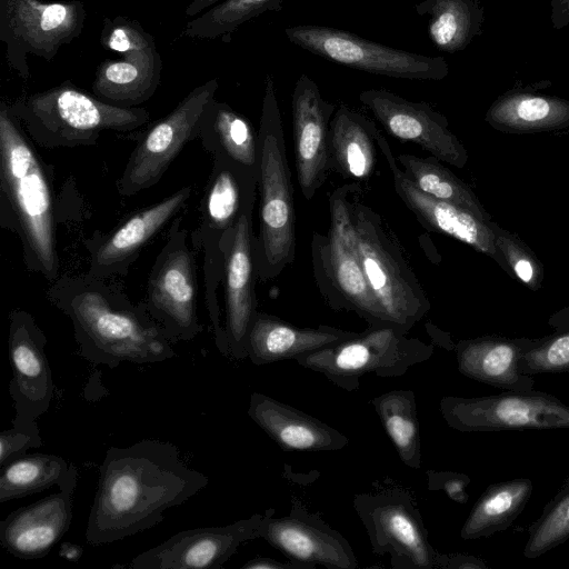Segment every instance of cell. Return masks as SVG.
Returning <instances> with one entry per match:
<instances>
[{
    "label": "cell",
    "mask_w": 569,
    "mask_h": 569,
    "mask_svg": "<svg viewBox=\"0 0 569 569\" xmlns=\"http://www.w3.org/2000/svg\"><path fill=\"white\" fill-rule=\"evenodd\" d=\"M371 405L401 462L412 469H420L421 441L413 391L391 390L375 397Z\"/></svg>",
    "instance_id": "obj_35"
},
{
    "label": "cell",
    "mask_w": 569,
    "mask_h": 569,
    "mask_svg": "<svg viewBox=\"0 0 569 569\" xmlns=\"http://www.w3.org/2000/svg\"><path fill=\"white\" fill-rule=\"evenodd\" d=\"M550 22L557 30L569 24V0H550Z\"/></svg>",
    "instance_id": "obj_45"
},
{
    "label": "cell",
    "mask_w": 569,
    "mask_h": 569,
    "mask_svg": "<svg viewBox=\"0 0 569 569\" xmlns=\"http://www.w3.org/2000/svg\"><path fill=\"white\" fill-rule=\"evenodd\" d=\"M221 0H190L186 8V16L196 17Z\"/></svg>",
    "instance_id": "obj_48"
},
{
    "label": "cell",
    "mask_w": 569,
    "mask_h": 569,
    "mask_svg": "<svg viewBox=\"0 0 569 569\" xmlns=\"http://www.w3.org/2000/svg\"><path fill=\"white\" fill-rule=\"evenodd\" d=\"M110 279L66 274L47 290V299L71 320L80 356L111 369L123 361L144 365L176 357L144 302L133 303Z\"/></svg>",
    "instance_id": "obj_2"
},
{
    "label": "cell",
    "mask_w": 569,
    "mask_h": 569,
    "mask_svg": "<svg viewBox=\"0 0 569 569\" xmlns=\"http://www.w3.org/2000/svg\"><path fill=\"white\" fill-rule=\"evenodd\" d=\"M569 538V479L543 508L540 517L531 523L523 556L537 558Z\"/></svg>",
    "instance_id": "obj_38"
},
{
    "label": "cell",
    "mask_w": 569,
    "mask_h": 569,
    "mask_svg": "<svg viewBox=\"0 0 569 569\" xmlns=\"http://www.w3.org/2000/svg\"><path fill=\"white\" fill-rule=\"evenodd\" d=\"M486 121L495 129L509 133H529L569 126V100L512 90L495 100Z\"/></svg>",
    "instance_id": "obj_31"
},
{
    "label": "cell",
    "mask_w": 569,
    "mask_h": 569,
    "mask_svg": "<svg viewBox=\"0 0 569 569\" xmlns=\"http://www.w3.org/2000/svg\"><path fill=\"white\" fill-rule=\"evenodd\" d=\"M78 469L51 453L23 455L1 466L0 502L40 492L52 486L64 489L77 485Z\"/></svg>",
    "instance_id": "obj_34"
},
{
    "label": "cell",
    "mask_w": 569,
    "mask_h": 569,
    "mask_svg": "<svg viewBox=\"0 0 569 569\" xmlns=\"http://www.w3.org/2000/svg\"><path fill=\"white\" fill-rule=\"evenodd\" d=\"M351 196L349 209L367 283L388 325L408 333L429 312L430 301L381 216Z\"/></svg>",
    "instance_id": "obj_6"
},
{
    "label": "cell",
    "mask_w": 569,
    "mask_h": 569,
    "mask_svg": "<svg viewBox=\"0 0 569 569\" xmlns=\"http://www.w3.org/2000/svg\"><path fill=\"white\" fill-rule=\"evenodd\" d=\"M254 202L242 210L236 226L224 240V333L229 357L242 360L247 357L246 341L251 321L257 313L254 282Z\"/></svg>",
    "instance_id": "obj_20"
},
{
    "label": "cell",
    "mask_w": 569,
    "mask_h": 569,
    "mask_svg": "<svg viewBox=\"0 0 569 569\" xmlns=\"http://www.w3.org/2000/svg\"><path fill=\"white\" fill-rule=\"evenodd\" d=\"M359 100L390 136L418 144L445 163L466 166L465 146L449 129L447 118L428 103L409 101L386 89L365 90Z\"/></svg>",
    "instance_id": "obj_18"
},
{
    "label": "cell",
    "mask_w": 569,
    "mask_h": 569,
    "mask_svg": "<svg viewBox=\"0 0 569 569\" xmlns=\"http://www.w3.org/2000/svg\"><path fill=\"white\" fill-rule=\"evenodd\" d=\"M208 482L181 460L171 442L144 439L110 447L99 467L87 541L111 543L150 529L163 520L164 510L182 505Z\"/></svg>",
    "instance_id": "obj_1"
},
{
    "label": "cell",
    "mask_w": 569,
    "mask_h": 569,
    "mask_svg": "<svg viewBox=\"0 0 569 569\" xmlns=\"http://www.w3.org/2000/svg\"><path fill=\"white\" fill-rule=\"evenodd\" d=\"M428 487L430 490H443L446 495L459 503L468 501L466 492L470 478L460 472L428 470Z\"/></svg>",
    "instance_id": "obj_43"
},
{
    "label": "cell",
    "mask_w": 569,
    "mask_h": 569,
    "mask_svg": "<svg viewBox=\"0 0 569 569\" xmlns=\"http://www.w3.org/2000/svg\"><path fill=\"white\" fill-rule=\"evenodd\" d=\"M248 415L283 451H336L349 443L333 427L260 392L251 393Z\"/></svg>",
    "instance_id": "obj_25"
},
{
    "label": "cell",
    "mask_w": 569,
    "mask_h": 569,
    "mask_svg": "<svg viewBox=\"0 0 569 569\" xmlns=\"http://www.w3.org/2000/svg\"><path fill=\"white\" fill-rule=\"evenodd\" d=\"M192 194L182 187L161 201L126 218L108 234L88 244L87 273L97 278L124 276L142 249L181 211Z\"/></svg>",
    "instance_id": "obj_22"
},
{
    "label": "cell",
    "mask_w": 569,
    "mask_h": 569,
    "mask_svg": "<svg viewBox=\"0 0 569 569\" xmlns=\"http://www.w3.org/2000/svg\"><path fill=\"white\" fill-rule=\"evenodd\" d=\"M532 490V481L528 478L489 486L471 509L460 530V537L463 540H473L507 529L525 509Z\"/></svg>",
    "instance_id": "obj_33"
},
{
    "label": "cell",
    "mask_w": 569,
    "mask_h": 569,
    "mask_svg": "<svg viewBox=\"0 0 569 569\" xmlns=\"http://www.w3.org/2000/svg\"><path fill=\"white\" fill-rule=\"evenodd\" d=\"M199 204V223L190 233L191 244L203 254L206 305L214 331H220L221 310L218 289L224 274V240L243 208L256 202L259 176L219 156Z\"/></svg>",
    "instance_id": "obj_8"
},
{
    "label": "cell",
    "mask_w": 569,
    "mask_h": 569,
    "mask_svg": "<svg viewBox=\"0 0 569 569\" xmlns=\"http://www.w3.org/2000/svg\"><path fill=\"white\" fill-rule=\"evenodd\" d=\"M407 335L390 326H369L353 338L302 355L296 361L335 386L356 391L366 375L400 377L432 357V345Z\"/></svg>",
    "instance_id": "obj_9"
},
{
    "label": "cell",
    "mask_w": 569,
    "mask_h": 569,
    "mask_svg": "<svg viewBox=\"0 0 569 569\" xmlns=\"http://www.w3.org/2000/svg\"><path fill=\"white\" fill-rule=\"evenodd\" d=\"M336 109L310 77L300 74L292 90L291 111L295 164L306 200L315 197L331 171L329 126Z\"/></svg>",
    "instance_id": "obj_21"
},
{
    "label": "cell",
    "mask_w": 569,
    "mask_h": 569,
    "mask_svg": "<svg viewBox=\"0 0 569 569\" xmlns=\"http://www.w3.org/2000/svg\"><path fill=\"white\" fill-rule=\"evenodd\" d=\"M20 121L0 104V218L22 244L31 272L49 282L59 277L52 174Z\"/></svg>",
    "instance_id": "obj_3"
},
{
    "label": "cell",
    "mask_w": 569,
    "mask_h": 569,
    "mask_svg": "<svg viewBox=\"0 0 569 569\" xmlns=\"http://www.w3.org/2000/svg\"><path fill=\"white\" fill-rule=\"evenodd\" d=\"M353 508L366 528L372 552L389 555L393 569H440L441 553L412 496L401 488L356 495Z\"/></svg>",
    "instance_id": "obj_12"
},
{
    "label": "cell",
    "mask_w": 569,
    "mask_h": 569,
    "mask_svg": "<svg viewBox=\"0 0 569 569\" xmlns=\"http://www.w3.org/2000/svg\"><path fill=\"white\" fill-rule=\"evenodd\" d=\"M283 1L221 0L187 22L183 33L189 38H223L264 12L281 10Z\"/></svg>",
    "instance_id": "obj_37"
},
{
    "label": "cell",
    "mask_w": 569,
    "mask_h": 569,
    "mask_svg": "<svg viewBox=\"0 0 569 569\" xmlns=\"http://www.w3.org/2000/svg\"><path fill=\"white\" fill-rule=\"evenodd\" d=\"M189 237L183 217L177 216L150 269L143 301L172 343L190 341L203 330L197 313V264Z\"/></svg>",
    "instance_id": "obj_11"
},
{
    "label": "cell",
    "mask_w": 569,
    "mask_h": 569,
    "mask_svg": "<svg viewBox=\"0 0 569 569\" xmlns=\"http://www.w3.org/2000/svg\"><path fill=\"white\" fill-rule=\"evenodd\" d=\"M86 17L80 0H0V40L6 43L8 64L28 79L27 56L51 61L62 46L80 37Z\"/></svg>",
    "instance_id": "obj_13"
},
{
    "label": "cell",
    "mask_w": 569,
    "mask_h": 569,
    "mask_svg": "<svg viewBox=\"0 0 569 569\" xmlns=\"http://www.w3.org/2000/svg\"><path fill=\"white\" fill-rule=\"evenodd\" d=\"M378 148L391 170L396 193L426 229L447 234L472 247L495 259L509 272L497 250L490 220L485 221L462 207L436 199L419 190L405 176L381 133L378 137Z\"/></svg>",
    "instance_id": "obj_23"
},
{
    "label": "cell",
    "mask_w": 569,
    "mask_h": 569,
    "mask_svg": "<svg viewBox=\"0 0 569 569\" xmlns=\"http://www.w3.org/2000/svg\"><path fill=\"white\" fill-rule=\"evenodd\" d=\"M8 108L31 140L44 148L96 146L103 131L132 132L150 121L147 109L107 103L71 80L19 97Z\"/></svg>",
    "instance_id": "obj_5"
},
{
    "label": "cell",
    "mask_w": 569,
    "mask_h": 569,
    "mask_svg": "<svg viewBox=\"0 0 569 569\" xmlns=\"http://www.w3.org/2000/svg\"><path fill=\"white\" fill-rule=\"evenodd\" d=\"M203 148L259 176L258 131L243 114L213 98L202 117Z\"/></svg>",
    "instance_id": "obj_30"
},
{
    "label": "cell",
    "mask_w": 569,
    "mask_h": 569,
    "mask_svg": "<svg viewBox=\"0 0 569 569\" xmlns=\"http://www.w3.org/2000/svg\"><path fill=\"white\" fill-rule=\"evenodd\" d=\"M46 343L47 338L32 315L21 309L11 311L8 346L12 368L9 395L16 410L13 427L36 423L50 407L54 383Z\"/></svg>",
    "instance_id": "obj_17"
},
{
    "label": "cell",
    "mask_w": 569,
    "mask_h": 569,
    "mask_svg": "<svg viewBox=\"0 0 569 569\" xmlns=\"http://www.w3.org/2000/svg\"><path fill=\"white\" fill-rule=\"evenodd\" d=\"M540 341L498 336L460 340L455 346L458 369L470 379L507 391L533 390L535 380L519 370V360Z\"/></svg>",
    "instance_id": "obj_26"
},
{
    "label": "cell",
    "mask_w": 569,
    "mask_h": 569,
    "mask_svg": "<svg viewBox=\"0 0 569 569\" xmlns=\"http://www.w3.org/2000/svg\"><path fill=\"white\" fill-rule=\"evenodd\" d=\"M76 486L60 489L10 512L0 522L1 546L20 559L47 556L70 528Z\"/></svg>",
    "instance_id": "obj_24"
},
{
    "label": "cell",
    "mask_w": 569,
    "mask_h": 569,
    "mask_svg": "<svg viewBox=\"0 0 569 569\" xmlns=\"http://www.w3.org/2000/svg\"><path fill=\"white\" fill-rule=\"evenodd\" d=\"M241 569H300L296 563L287 560L279 561L269 557H256L246 562Z\"/></svg>",
    "instance_id": "obj_46"
},
{
    "label": "cell",
    "mask_w": 569,
    "mask_h": 569,
    "mask_svg": "<svg viewBox=\"0 0 569 569\" xmlns=\"http://www.w3.org/2000/svg\"><path fill=\"white\" fill-rule=\"evenodd\" d=\"M396 159L402 166L405 176L426 194L462 207L485 221L490 220L468 184L446 168L438 158L401 153Z\"/></svg>",
    "instance_id": "obj_36"
},
{
    "label": "cell",
    "mask_w": 569,
    "mask_h": 569,
    "mask_svg": "<svg viewBox=\"0 0 569 569\" xmlns=\"http://www.w3.org/2000/svg\"><path fill=\"white\" fill-rule=\"evenodd\" d=\"M519 370L526 375L569 371V331L542 338L519 360Z\"/></svg>",
    "instance_id": "obj_40"
},
{
    "label": "cell",
    "mask_w": 569,
    "mask_h": 569,
    "mask_svg": "<svg viewBox=\"0 0 569 569\" xmlns=\"http://www.w3.org/2000/svg\"><path fill=\"white\" fill-rule=\"evenodd\" d=\"M103 49L120 56L156 46L153 36L134 19L123 16L104 18L100 33Z\"/></svg>",
    "instance_id": "obj_41"
},
{
    "label": "cell",
    "mask_w": 569,
    "mask_h": 569,
    "mask_svg": "<svg viewBox=\"0 0 569 569\" xmlns=\"http://www.w3.org/2000/svg\"><path fill=\"white\" fill-rule=\"evenodd\" d=\"M415 10L428 17V37L440 52L462 51L482 32L483 8L479 0H423Z\"/></svg>",
    "instance_id": "obj_32"
},
{
    "label": "cell",
    "mask_w": 569,
    "mask_h": 569,
    "mask_svg": "<svg viewBox=\"0 0 569 569\" xmlns=\"http://www.w3.org/2000/svg\"><path fill=\"white\" fill-rule=\"evenodd\" d=\"M482 559L466 553H441L440 569H486Z\"/></svg>",
    "instance_id": "obj_44"
},
{
    "label": "cell",
    "mask_w": 569,
    "mask_h": 569,
    "mask_svg": "<svg viewBox=\"0 0 569 569\" xmlns=\"http://www.w3.org/2000/svg\"><path fill=\"white\" fill-rule=\"evenodd\" d=\"M42 446L37 422L29 427H13L0 433V466L26 455L30 448Z\"/></svg>",
    "instance_id": "obj_42"
},
{
    "label": "cell",
    "mask_w": 569,
    "mask_h": 569,
    "mask_svg": "<svg viewBox=\"0 0 569 569\" xmlns=\"http://www.w3.org/2000/svg\"><path fill=\"white\" fill-rule=\"evenodd\" d=\"M83 553V548L72 542H62L59 549V556L69 560L78 561Z\"/></svg>",
    "instance_id": "obj_47"
},
{
    "label": "cell",
    "mask_w": 569,
    "mask_h": 569,
    "mask_svg": "<svg viewBox=\"0 0 569 569\" xmlns=\"http://www.w3.org/2000/svg\"><path fill=\"white\" fill-rule=\"evenodd\" d=\"M495 233V242L509 273L512 271L522 283L532 290L541 286L543 269L540 261L529 248L516 236L489 221Z\"/></svg>",
    "instance_id": "obj_39"
},
{
    "label": "cell",
    "mask_w": 569,
    "mask_h": 569,
    "mask_svg": "<svg viewBox=\"0 0 569 569\" xmlns=\"http://www.w3.org/2000/svg\"><path fill=\"white\" fill-rule=\"evenodd\" d=\"M274 509L263 513L260 538L280 551L300 569H357L358 560L349 541L320 516L293 502L287 516L274 517Z\"/></svg>",
    "instance_id": "obj_16"
},
{
    "label": "cell",
    "mask_w": 569,
    "mask_h": 569,
    "mask_svg": "<svg viewBox=\"0 0 569 569\" xmlns=\"http://www.w3.org/2000/svg\"><path fill=\"white\" fill-rule=\"evenodd\" d=\"M376 124L360 112L339 106L329 126L331 171L347 179L365 180L377 163L378 137Z\"/></svg>",
    "instance_id": "obj_29"
},
{
    "label": "cell",
    "mask_w": 569,
    "mask_h": 569,
    "mask_svg": "<svg viewBox=\"0 0 569 569\" xmlns=\"http://www.w3.org/2000/svg\"><path fill=\"white\" fill-rule=\"evenodd\" d=\"M218 87V80L210 79L193 88L143 132L117 181L121 196L131 197L154 186L187 143L199 138L203 113Z\"/></svg>",
    "instance_id": "obj_14"
},
{
    "label": "cell",
    "mask_w": 569,
    "mask_h": 569,
    "mask_svg": "<svg viewBox=\"0 0 569 569\" xmlns=\"http://www.w3.org/2000/svg\"><path fill=\"white\" fill-rule=\"evenodd\" d=\"M263 515L220 527H203L174 533L160 545L136 556L133 569H219L238 547L260 538Z\"/></svg>",
    "instance_id": "obj_19"
},
{
    "label": "cell",
    "mask_w": 569,
    "mask_h": 569,
    "mask_svg": "<svg viewBox=\"0 0 569 569\" xmlns=\"http://www.w3.org/2000/svg\"><path fill=\"white\" fill-rule=\"evenodd\" d=\"M259 228L254 234L257 280L278 277L296 257V212L291 172L273 78L267 74L258 129Z\"/></svg>",
    "instance_id": "obj_4"
},
{
    "label": "cell",
    "mask_w": 569,
    "mask_h": 569,
    "mask_svg": "<svg viewBox=\"0 0 569 569\" xmlns=\"http://www.w3.org/2000/svg\"><path fill=\"white\" fill-rule=\"evenodd\" d=\"M162 60L157 47L106 59L96 70L92 93L100 100L133 108L149 100L161 81Z\"/></svg>",
    "instance_id": "obj_28"
},
{
    "label": "cell",
    "mask_w": 569,
    "mask_h": 569,
    "mask_svg": "<svg viewBox=\"0 0 569 569\" xmlns=\"http://www.w3.org/2000/svg\"><path fill=\"white\" fill-rule=\"evenodd\" d=\"M347 183L329 196L330 224L327 234L311 237L315 283L327 305L336 311L355 312L369 326H389L362 271L349 209V197L359 191Z\"/></svg>",
    "instance_id": "obj_7"
},
{
    "label": "cell",
    "mask_w": 569,
    "mask_h": 569,
    "mask_svg": "<svg viewBox=\"0 0 569 569\" xmlns=\"http://www.w3.org/2000/svg\"><path fill=\"white\" fill-rule=\"evenodd\" d=\"M440 413L461 432L569 429V406L542 391H508L485 397L446 396Z\"/></svg>",
    "instance_id": "obj_15"
},
{
    "label": "cell",
    "mask_w": 569,
    "mask_h": 569,
    "mask_svg": "<svg viewBox=\"0 0 569 569\" xmlns=\"http://www.w3.org/2000/svg\"><path fill=\"white\" fill-rule=\"evenodd\" d=\"M358 333L327 325L300 328L273 315L257 311L247 336V357L257 366L296 360L302 355L348 340Z\"/></svg>",
    "instance_id": "obj_27"
},
{
    "label": "cell",
    "mask_w": 569,
    "mask_h": 569,
    "mask_svg": "<svg viewBox=\"0 0 569 569\" xmlns=\"http://www.w3.org/2000/svg\"><path fill=\"white\" fill-rule=\"evenodd\" d=\"M284 36L315 56L377 76L438 81L449 73V64L442 57L396 49L333 27L290 26L284 29Z\"/></svg>",
    "instance_id": "obj_10"
}]
</instances>
